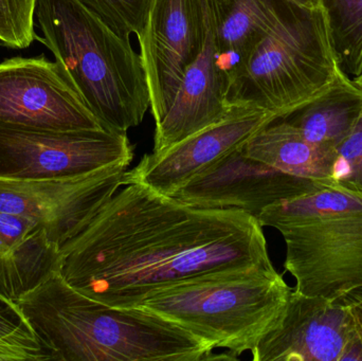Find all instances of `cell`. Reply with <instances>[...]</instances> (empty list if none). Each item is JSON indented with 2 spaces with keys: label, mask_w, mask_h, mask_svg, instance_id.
<instances>
[{
  "label": "cell",
  "mask_w": 362,
  "mask_h": 361,
  "mask_svg": "<svg viewBox=\"0 0 362 361\" xmlns=\"http://www.w3.org/2000/svg\"><path fill=\"white\" fill-rule=\"evenodd\" d=\"M64 279L93 300L137 309L161 288L232 271H274L259 223L204 209L144 184L118 191L61 247Z\"/></svg>",
  "instance_id": "cell-1"
},
{
  "label": "cell",
  "mask_w": 362,
  "mask_h": 361,
  "mask_svg": "<svg viewBox=\"0 0 362 361\" xmlns=\"http://www.w3.org/2000/svg\"><path fill=\"white\" fill-rule=\"evenodd\" d=\"M17 304L55 361H199L210 345L142 309H118L72 288L61 273Z\"/></svg>",
  "instance_id": "cell-2"
},
{
  "label": "cell",
  "mask_w": 362,
  "mask_h": 361,
  "mask_svg": "<svg viewBox=\"0 0 362 361\" xmlns=\"http://www.w3.org/2000/svg\"><path fill=\"white\" fill-rule=\"evenodd\" d=\"M45 45L89 110L108 131L144 121L150 91L141 57L78 0H37Z\"/></svg>",
  "instance_id": "cell-3"
},
{
  "label": "cell",
  "mask_w": 362,
  "mask_h": 361,
  "mask_svg": "<svg viewBox=\"0 0 362 361\" xmlns=\"http://www.w3.org/2000/svg\"><path fill=\"white\" fill-rule=\"evenodd\" d=\"M257 222L282 235L284 267L295 278V290L342 307L361 302V193L321 184L269 206Z\"/></svg>",
  "instance_id": "cell-4"
},
{
  "label": "cell",
  "mask_w": 362,
  "mask_h": 361,
  "mask_svg": "<svg viewBox=\"0 0 362 361\" xmlns=\"http://www.w3.org/2000/svg\"><path fill=\"white\" fill-rule=\"evenodd\" d=\"M291 290L276 269L232 271L161 288L137 309L160 316L236 358L252 352L278 324Z\"/></svg>",
  "instance_id": "cell-5"
},
{
  "label": "cell",
  "mask_w": 362,
  "mask_h": 361,
  "mask_svg": "<svg viewBox=\"0 0 362 361\" xmlns=\"http://www.w3.org/2000/svg\"><path fill=\"white\" fill-rule=\"evenodd\" d=\"M344 70L322 8L291 2L274 30L230 76V107L253 108L278 119L327 91Z\"/></svg>",
  "instance_id": "cell-6"
},
{
  "label": "cell",
  "mask_w": 362,
  "mask_h": 361,
  "mask_svg": "<svg viewBox=\"0 0 362 361\" xmlns=\"http://www.w3.org/2000/svg\"><path fill=\"white\" fill-rule=\"evenodd\" d=\"M135 146L127 133L49 131L0 121V179L72 177L132 163Z\"/></svg>",
  "instance_id": "cell-7"
},
{
  "label": "cell",
  "mask_w": 362,
  "mask_h": 361,
  "mask_svg": "<svg viewBox=\"0 0 362 361\" xmlns=\"http://www.w3.org/2000/svg\"><path fill=\"white\" fill-rule=\"evenodd\" d=\"M129 165L121 162L72 177L0 179V211L40 223L61 248L118 192Z\"/></svg>",
  "instance_id": "cell-8"
},
{
  "label": "cell",
  "mask_w": 362,
  "mask_h": 361,
  "mask_svg": "<svg viewBox=\"0 0 362 361\" xmlns=\"http://www.w3.org/2000/svg\"><path fill=\"white\" fill-rule=\"evenodd\" d=\"M210 29L208 0H151L139 35L140 57L155 124L171 106Z\"/></svg>",
  "instance_id": "cell-9"
},
{
  "label": "cell",
  "mask_w": 362,
  "mask_h": 361,
  "mask_svg": "<svg viewBox=\"0 0 362 361\" xmlns=\"http://www.w3.org/2000/svg\"><path fill=\"white\" fill-rule=\"evenodd\" d=\"M0 121L49 129H106L57 61L45 55L0 63Z\"/></svg>",
  "instance_id": "cell-10"
},
{
  "label": "cell",
  "mask_w": 362,
  "mask_h": 361,
  "mask_svg": "<svg viewBox=\"0 0 362 361\" xmlns=\"http://www.w3.org/2000/svg\"><path fill=\"white\" fill-rule=\"evenodd\" d=\"M276 117L253 108L231 107L221 120L189 136L163 152L146 154L127 170L122 186L144 184L171 196L230 153L243 148Z\"/></svg>",
  "instance_id": "cell-11"
},
{
  "label": "cell",
  "mask_w": 362,
  "mask_h": 361,
  "mask_svg": "<svg viewBox=\"0 0 362 361\" xmlns=\"http://www.w3.org/2000/svg\"><path fill=\"white\" fill-rule=\"evenodd\" d=\"M321 184L325 182L284 173L251 158L240 148L171 197L204 209L240 210L257 220L269 206L310 192Z\"/></svg>",
  "instance_id": "cell-12"
},
{
  "label": "cell",
  "mask_w": 362,
  "mask_h": 361,
  "mask_svg": "<svg viewBox=\"0 0 362 361\" xmlns=\"http://www.w3.org/2000/svg\"><path fill=\"white\" fill-rule=\"evenodd\" d=\"M356 337L350 307L293 290L278 324L251 354L255 361H341Z\"/></svg>",
  "instance_id": "cell-13"
},
{
  "label": "cell",
  "mask_w": 362,
  "mask_h": 361,
  "mask_svg": "<svg viewBox=\"0 0 362 361\" xmlns=\"http://www.w3.org/2000/svg\"><path fill=\"white\" fill-rule=\"evenodd\" d=\"M227 89V78L217 64L210 11V29L202 53L187 68L171 106L155 124L153 152H163L223 119L231 110Z\"/></svg>",
  "instance_id": "cell-14"
},
{
  "label": "cell",
  "mask_w": 362,
  "mask_h": 361,
  "mask_svg": "<svg viewBox=\"0 0 362 361\" xmlns=\"http://www.w3.org/2000/svg\"><path fill=\"white\" fill-rule=\"evenodd\" d=\"M61 248L40 223L0 211V295L17 301L61 269Z\"/></svg>",
  "instance_id": "cell-15"
},
{
  "label": "cell",
  "mask_w": 362,
  "mask_h": 361,
  "mask_svg": "<svg viewBox=\"0 0 362 361\" xmlns=\"http://www.w3.org/2000/svg\"><path fill=\"white\" fill-rule=\"evenodd\" d=\"M217 64L229 83L259 42L276 28L289 0H208Z\"/></svg>",
  "instance_id": "cell-16"
},
{
  "label": "cell",
  "mask_w": 362,
  "mask_h": 361,
  "mask_svg": "<svg viewBox=\"0 0 362 361\" xmlns=\"http://www.w3.org/2000/svg\"><path fill=\"white\" fill-rule=\"evenodd\" d=\"M251 158L289 175L313 182H333L335 150L308 141L285 119H276L243 146Z\"/></svg>",
  "instance_id": "cell-17"
},
{
  "label": "cell",
  "mask_w": 362,
  "mask_h": 361,
  "mask_svg": "<svg viewBox=\"0 0 362 361\" xmlns=\"http://www.w3.org/2000/svg\"><path fill=\"white\" fill-rule=\"evenodd\" d=\"M361 116V89L344 71L327 91L282 119L312 143L335 150Z\"/></svg>",
  "instance_id": "cell-18"
},
{
  "label": "cell",
  "mask_w": 362,
  "mask_h": 361,
  "mask_svg": "<svg viewBox=\"0 0 362 361\" xmlns=\"http://www.w3.org/2000/svg\"><path fill=\"white\" fill-rule=\"evenodd\" d=\"M338 63L348 76L362 72V0H320Z\"/></svg>",
  "instance_id": "cell-19"
},
{
  "label": "cell",
  "mask_w": 362,
  "mask_h": 361,
  "mask_svg": "<svg viewBox=\"0 0 362 361\" xmlns=\"http://www.w3.org/2000/svg\"><path fill=\"white\" fill-rule=\"evenodd\" d=\"M123 40L138 36L144 28L151 0H78Z\"/></svg>",
  "instance_id": "cell-20"
},
{
  "label": "cell",
  "mask_w": 362,
  "mask_h": 361,
  "mask_svg": "<svg viewBox=\"0 0 362 361\" xmlns=\"http://www.w3.org/2000/svg\"><path fill=\"white\" fill-rule=\"evenodd\" d=\"M37 0H0V44L25 49L37 40L34 23Z\"/></svg>",
  "instance_id": "cell-21"
},
{
  "label": "cell",
  "mask_w": 362,
  "mask_h": 361,
  "mask_svg": "<svg viewBox=\"0 0 362 361\" xmlns=\"http://www.w3.org/2000/svg\"><path fill=\"white\" fill-rule=\"evenodd\" d=\"M334 184L362 194V116L350 135L335 148Z\"/></svg>",
  "instance_id": "cell-22"
},
{
  "label": "cell",
  "mask_w": 362,
  "mask_h": 361,
  "mask_svg": "<svg viewBox=\"0 0 362 361\" xmlns=\"http://www.w3.org/2000/svg\"><path fill=\"white\" fill-rule=\"evenodd\" d=\"M52 360L33 330L21 331L0 337V361Z\"/></svg>",
  "instance_id": "cell-23"
},
{
  "label": "cell",
  "mask_w": 362,
  "mask_h": 361,
  "mask_svg": "<svg viewBox=\"0 0 362 361\" xmlns=\"http://www.w3.org/2000/svg\"><path fill=\"white\" fill-rule=\"evenodd\" d=\"M27 330L31 326L17 302L0 295V337Z\"/></svg>",
  "instance_id": "cell-24"
},
{
  "label": "cell",
  "mask_w": 362,
  "mask_h": 361,
  "mask_svg": "<svg viewBox=\"0 0 362 361\" xmlns=\"http://www.w3.org/2000/svg\"><path fill=\"white\" fill-rule=\"evenodd\" d=\"M351 314L354 319L355 328H356L357 334L362 341V301L350 307Z\"/></svg>",
  "instance_id": "cell-25"
},
{
  "label": "cell",
  "mask_w": 362,
  "mask_h": 361,
  "mask_svg": "<svg viewBox=\"0 0 362 361\" xmlns=\"http://www.w3.org/2000/svg\"><path fill=\"white\" fill-rule=\"evenodd\" d=\"M298 6H304V8H319L320 6V0H289Z\"/></svg>",
  "instance_id": "cell-26"
},
{
  "label": "cell",
  "mask_w": 362,
  "mask_h": 361,
  "mask_svg": "<svg viewBox=\"0 0 362 361\" xmlns=\"http://www.w3.org/2000/svg\"><path fill=\"white\" fill-rule=\"evenodd\" d=\"M355 84L357 85V86L359 87V88L361 89L362 91V72L361 74H359L358 76H356V78H354Z\"/></svg>",
  "instance_id": "cell-27"
}]
</instances>
